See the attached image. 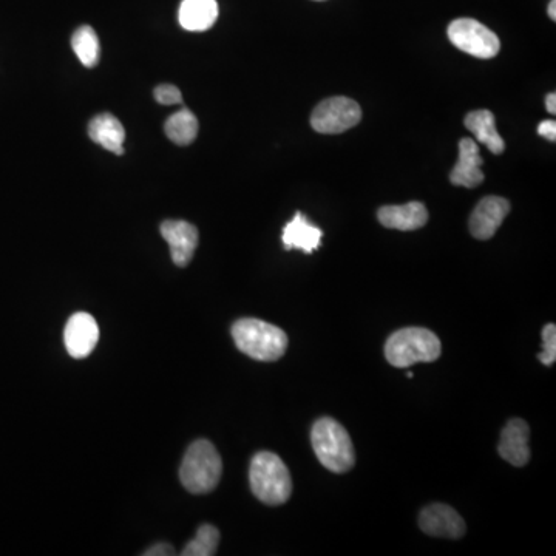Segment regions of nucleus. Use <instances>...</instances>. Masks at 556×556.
I'll return each instance as SVG.
<instances>
[{
    "instance_id": "nucleus-1",
    "label": "nucleus",
    "mask_w": 556,
    "mask_h": 556,
    "mask_svg": "<svg viewBox=\"0 0 556 556\" xmlns=\"http://www.w3.org/2000/svg\"><path fill=\"white\" fill-rule=\"evenodd\" d=\"M232 337L241 353L258 362H275L288 350L285 331L263 320H238L232 326Z\"/></svg>"
},
{
    "instance_id": "nucleus-2",
    "label": "nucleus",
    "mask_w": 556,
    "mask_h": 556,
    "mask_svg": "<svg viewBox=\"0 0 556 556\" xmlns=\"http://www.w3.org/2000/svg\"><path fill=\"white\" fill-rule=\"evenodd\" d=\"M312 448L329 472L345 473L354 467L356 455L350 434L331 417H322L311 431Z\"/></svg>"
},
{
    "instance_id": "nucleus-3",
    "label": "nucleus",
    "mask_w": 556,
    "mask_h": 556,
    "mask_svg": "<svg viewBox=\"0 0 556 556\" xmlns=\"http://www.w3.org/2000/svg\"><path fill=\"white\" fill-rule=\"evenodd\" d=\"M221 473L223 461L214 444L200 439L187 448L180 468V479L184 489L195 495L212 492L217 489Z\"/></svg>"
},
{
    "instance_id": "nucleus-4",
    "label": "nucleus",
    "mask_w": 556,
    "mask_h": 556,
    "mask_svg": "<svg viewBox=\"0 0 556 556\" xmlns=\"http://www.w3.org/2000/svg\"><path fill=\"white\" fill-rule=\"evenodd\" d=\"M249 481L252 493L268 506H280L291 498L292 481L288 467L271 451L254 456Z\"/></svg>"
},
{
    "instance_id": "nucleus-5",
    "label": "nucleus",
    "mask_w": 556,
    "mask_h": 556,
    "mask_svg": "<svg viewBox=\"0 0 556 556\" xmlns=\"http://www.w3.org/2000/svg\"><path fill=\"white\" fill-rule=\"evenodd\" d=\"M441 340L430 329L404 328L396 331L385 345V357L396 368H407L414 363H430L441 357Z\"/></svg>"
},
{
    "instance_id": "nucleus-6",
    "label": "nucleus",
    "mask_w": 556,
    "mask_h": 556,
    "mask_svg": "<svg viewBox=\"0 0 556 556\" xmlns=\"http://www.w3.org/2000/svg\"><path fill=\"white\" fill-rule=\"evenodd\" d=\"M448 38L459 50L479 59L495 58L501 50L498 36L481 22L468 17L451 22L448 27Z\"/></svg>"
},
{
    "instance_id": "nucleus-7",
    "label": "nucleus",
    "mask_w": 556,
    "mask_h": 556,
    "mask_svg": "<svg viewBox=\"0 0 556 556\" xmlns=\"http://www.w3.org/2000/svg\"><path fill=\"white\" fill-rule=\"evenodd\" d=\"M362 119V109L353 99L337 98L325 99L314 109L311 116V126L323 135H337L353 129Z\"/></svg>"
},
{
    "instance_id": "nucleus-8",
    "label": "nucleus",
    "mask_w": 556,
    "mask_h": 556,
    "mask_svg": "<svg viewBox=\"0 0 556 556\" xmlns=\"http://www.w3.org/2000/svg\"><path fill=\"white\" fill-rule=\"evenodd\" d=\"M99 326L87 312H76L65 325L64 342L68 354L75 359L90 356L98 345Z\"/></svg>"
},
{
    "instance_id": "nucleus-9",
    "label": "nucleus",
    "mask_w": 556,
    "mask_h": 556,
    "mask_svg": "<svg viewBox=\"0 0 556 556\" xmlns=\"http://www.w3.org/2000/svg\"><path fill=\"white\" fill-rule=\"evenodd\" d=\"M161 235L169 245L173 263L180 268L189 265L200 240L194 224L181 220H167L161 224Z\"/></svg>"
},
{
    "instance_id": "nucleus-10",
    "label": "nucleus",
    "mask_w": 556,
    "mask_h": 556,
    "mask_svg": "<svg viewBox=\"0 0 556 556\" xmlns=\"http://www.w3.org/2000/svg\"><path fill=\"white\" fill-rule=\"evenodd\" d=\"M419 527L427 535L451 538V540H458L467 532L461 515L445 504H431L427 509L422 510L419 516Z\"/></svg>"
},
{
    "instance_id": "nucleus-11",
    "label": "nucleus",
    "mask_w": 556,
    "mask_h": 556,
    "mask_svg": "<svg viewBox=\"0 0 556 556\" xmlns=\"http://www.w3.org/2000/svg\"><path fill=\"white\" fill-rule=\"evenodd\" d=\"M510 212V203L506 198L487 197L479 201L470 217V232L478 240H490L501 228Z\"/></svg>"
},
{
    "instance_id": "nucleus-12",
    "label": "nucleus",
    "mask_w": 556,
    "mask_h": 556,
    "mask_svg": "<svg viewBox=\"0 0 556 556\" xmlns=\"http://www.w3.org/2000/svg\"><path fill=\"white\" fill-rule=\"evenodd\" d=\"M530 428L523 419H512L502 430L498 453L515 467H524L530 461Z\"/></svg>"
},
{
    "instance_id": "nucleus-13",
    "label": "nucleus",
    "mask_w": 556,
    "mask_h": 556,
    "mask_svg": "<svg viewBox=\"0 0 556 556\" xmlns=\"http://www.w3.org/2000/svg\"><path fill=\"white\" fill-rule=\"evenodd\" d=\"M484 164L478 144L470 138H462L459 143V160L455 169L451 170L450 181L455 186L472 187L479 186L484 181V173L481 167Z\"/></svg>"
},
{
    "instance_id": "nucleus-14",
    "label": "nucleus",
    "mask_w": 556,
    "mask_h": 556,
    "mask_svg": "<svg viewBox=\"0 0 556 556\" xmlns=\"http://www.w3.org/2000/svg\"><path fill=\"white\" fill-rule=\"evenodd\" d=\"M377 218L385 228L397 231H416L424 228L428 221V211L419 201H411L404 206H385L377 212Z\"/></svg>"
},
{
    "instance_id": "nucleus-15",
    "label": "nucleus",
    "mask_w": 556,
    "mask_h": 556,
    "mask_svg": "<svg viewBox=\"0 0 556 556\" xmlns=\"http://www.w3.org/2000/svg\"><path fill=\"white\" fill-rule=\"evenodd\" d=\"M322 237L323 232L316 226H312L302 212H297L295 217L283 229L282 240L286 251L300 249L306 254H312L316 249H319Z\"/></svg>"
},
{
    "instance_id": "nucleus-16",
    "label": "nucleus",
    "mask_w": 556,
    "mask_h": 556,
    "mask_svg": "<svg viewBox=\"0 0 556 556\" xmlns=\"http://www.w3.org/2000/svg\"><path fill=\"white\" fill-rule=\"evenodd\" d=\"M89 135L93 143L116 155H123L126 130L119 119L110 113H101L90 121Z\"/></svg>"
},
{
    "instance_id": "nucleus-17",
    "label": "nucleus",
    "mask_w": 556,
    "mask_h": 556,
    "mask_svg": "<svg viewBox=\"0 0 556 556\" xmlns=\"http://www.w3.org/2000/svg\"><path fill=\"white\" fill-rule=\"evenodd\" d=\"M178 19L184 30H209L218 19L217 0H183Z\"/></svg>"
},
{
    "instance_id": "nucleus-18",
    "label": "nucleus",
    "mask_w": 556,
    "mask_h": 556,
    "mask_svg": "<svg viewBox=\"0 0 556 556\" xmlns=\"http://www.w3.org/2000/svg\"><path fill=\"white\" fill-rule=\"evenodd\" d=\"M465 127L476 136L479 143L484 144L490 152L501 155L506 149L504 139L496 130L495 115L489 110H476L468 113L465 118Z\"/></svg>"
},
{
    "instance_id": "nucleus-19",
    "label": "nucleus",
    "mask_w": 556,
    "mask_h": 556,
    "mask_svg": "<svg viewBox=\"0 0 556 556\" xmlns=\"http://www.w3.org/2000/svg\"><path fill=\"white\" fill-rule=\"evenodd\" d=\"M198 127L200 126H198L197 116L189 109L178 110L164 124L167 138L178 146H189L194 143L198 135Z\"/></svg>"
},
{
    "instance_id": "nucleus-20",
    "label": "nucleus",
    "mask_w": 556,
    "mask_h": 556,
    "mask_svg": "<svg viewBox=\"0 0 556 556\" xmlns=\"http://www.w3.org/2000/svg\"><path fill=\"white\" fill-rule=\"evenodd\" d=\"M72 47L82 65L87 68L95 67L101 56L98 34L89 25H82L73 33Z\"/></svg>"
},
{
    "instance_id": "nucleus-21",
    "label": "nucleus",
    "mask_w": 556,
    "mask_h": 556,
    "mask_svg": "<svg viewBox=\"0 0 556 556\" xmlns=\"http://www.w3.org/2000/svg\"><path fill=\"white\" fill-rule=\"evenodd\" d=\"M220 532L211 524H204L198 529L194 540L184 547L183 556H212L217 553Z\"/></svg>"
},
{
    "instance_id": "nucleus-22",
    "label": "nucleus",
    "mask_w": 556,
    "mask_h": 556,
    "mask_svg": "<svg viewBox=\"0 0 556 556\" xmlns=\"http://www.w3.org/2000/svg\"><path fill=\"white\" fill-rule=\"evenodd\" d=\"M543 345V353L538 356V359L543 365L550 367L556 360V326L553 323L544 326Z\"/></svg>"
},
{
    "instance_id": "nucleus-23",
    "label": "nucleus",
    "mask_w": 556,
    "mask_h": 556,
    "mask_svg": "<svg viewBox=\"0 0 556 556\" xmlns=\"http://www.w3.org/2000/svg\"><path fill=\"white\" fill-rule=\"evenodd\" d=\"M156 102L161 104V106H177L183 102V95H181L180 89L172 84H163L156 87L155 92H153Z\"/></svg>"
},
{
    "instance_id": "nucleus-24",
    "label": "nucleus",
    "mask_w": 556,
    "mask_h": 556,
    "mask_svg": "<svg viewBox=\"0 0 556 556\" xmlns=\"http://www.w3.org/2000/svg\"><path fill=\"white\" fill-rule=\"evenodd\" d=\"M538 133H540L543 138L549 139L552 143L556 141V123L555 121H543V123L538 126Z\"/></svg>"
},
{
    "instance_id": "nucleus-25",
    "label": "nucleus",
    "mask_w": 556,
    "mask_h": 556,
    "mask_svg": "<svg viewBox=\"0 0 556 556\" xmlns=\"http://www.w3.org/2000/svg\"><path fill=\"white\" fill-rule=\"evenodd\" d=\"M173 553H175V550H173L172 546H169V544L160 543V544H155V546L150 547V549L147 550V552H144V555H146V556H169V555H173Z\"/></svg>"
},
{
    "instance_id": "nucleus-26",
    "label": "nucleus",
    "mask_w": 556,
    "mask_h": 556,
    "mask_svg": "<svg viewBox=\"0 0 556 556\" xmlns=\"http://www.w3.org/2000/svg\"><path fill=\"white\" fill-rule=\"evenodd\" d=\"M546 107H547V112L552 113V115H555V113H556V95H555V93H550V95H547Z\"/></svg>"
},
{
    "instance_id": "nucleus-27",
    "label": "nucleus",
    "mask_w": 556,
    "mask_h": 556,
    "mask_svg": "<svg viewBox=\"0 0 556 556\" xmlns=\"http://www.w3.org/2000/svg\"><path fill=\"white\" fill-rule=\"evenodd\" d=\"M549 16L552 21H556V0H552V2H550Z\"/></svg>"
},
{
    "instance_id": "nucleus-28",
    "label": "nucleus",
    "mask_w": 556,
    "mask_h": 556,
    "mask_svg": "<svg viewBox=\"0 0 556 556\" xmlns=\"http://www.w3.org/2000/svg\"><path fill=\"white\" fill-rule=\"evenodd\" d=\"M317 2H322V0H317Z\"/></svg>"
}]
</instances>
